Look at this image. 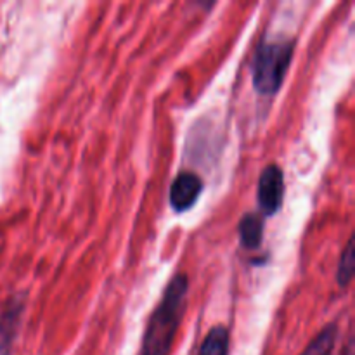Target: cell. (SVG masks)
I'll return each instance as SVG.
<instances>
[{
    "label": "cell",
    "instance_id": "cell-1",
    "mask_svg": "<svg viewBox=\"0 0 355 355\" xmlns=\"http://www.w3.org/2000/svg\"><path fill=\"white\" fill-rule=\"evenodd\" d=\"M187 293H189V277L184 272L175 274L166 284L162 300L146 326L142 355L170 354L184 311H186Z\"/></svg>",
    "mask_w": 355,
    "mask_h": 355
},
{
    "label": "cell",
    "instance_id": "cell-2",
    "mask_svg": "<svg viewBox=\"0 0 355 355\" xmlns=\"http://www.w3.org/2000/svg\"><path fill=\"white\" fill-rule=\"evenodd\" d=\"M295 52L293 38H263L252 61L253 89L260 96H276L284 83Z\"/></svg>",
    "mask_w": 355,
    "mask_h": 355
},
{
    "label": "cell",
    "instance_id": "cell-3",
    "mask_svg": "<svg viewBox=\"0 0 355 355\" xmlns=\"http://www.w3.org/2000/svg\"><path fill=\"white\" fill-rule=\"evenodd\" d=\"M284 200V173L281 166L267 165L259 177L257 203L263 217H272L283 207Z\"/></svg>",
    "mask_w": 355,
    "mask_h": 355
},
{
    "label": "cell",
    "instance_id": "cell-4",
    "mask_svg": "<svg viewBox=\"0 0 355 355\" xmlns=\"http://www.w3.org/2000/svg\"><path fill=\"white\" fill-rule=\"evenodd\" d=\"M201 191H203V180L193 170H184L177 173L170 186V207L177 214L191 210L200 200Z\"/></svg>",
    "mask_w": 355,
    "mask_h": 355
},
{
    "label": "cell",
    "instance_id": "cell-5",
    "mask_svg": "<svg viewBox=\"0 0 355 355\" xmlns=\"http://www.w3.org/2000/svg\"><path fill=\"white\" fill-rule=\"evenodd\" d=\"M24 298H26L24 293L12 295L0 314V355H10L12 350L23 321Z\"/></svg>",
    "mask_w": 355,
    "mask_h": 355
},
{
    "label": "cell",
    "instance_id": "cell-6",
    "mask_svg": "<svg viewBox=\"0 0 355 355\" xmlns=\"http://www.w3.org/2000/svg\"><path fill=\"white\" fill-rule=\"evenodd\" d=\"M239 243L245 250H259L263 239V218L255 211H248L241 217L238 224Z\"/></svg>",
    "mask_w": 355,
    "mask_h": 355
},
{
    "label": "cell",
    "instance_id": "cell-7",
    "mask_svg": "<svg viewBox=\"0 0 355 355\" xmlns=\"http://www.w3.org/2000/svg\"><path fill=\"white\" fill-rule=\"evenodd\" d=\"M336 340H338V324L329 322L315 335V338L311 340L300 355H333Z\"/></svg>",
    "mask_w": 355,
    "mask_h": 355
},
{
    "label": "cell",
    "instance_id": "cell-8",
    "mask_svg": "<svg viewBox=\"0 0 355 355\" xmlns=\"http://www.w3.org/2000/svg\"><path fill=\"white\" fill-rule=\"evenodd\" d=\"M198 355H229V329L217 324L207 333Z\"/></svg>",
    "mask_w": 355,
    "mask_h": 355
},
{
    "label": "cell",
    "instance_id": "cell-9",
    "mask_svg": "<svg viewBox=\"0 0 355 355\" xmlns=\"http://www.w3.org/2000/svg\"><path fill=\"white\" fill-rule=\"evenodd\" d=\"M354 267H355V259H354V239L350 238L349 243H347L345 250L342 252V257H340L338 269H336V281L342 288H347L352 281L354 276Z\"/></svg>",
    "mask_w": 355,
    "mask_h": 355
},
{
    "label": "cell",
    "instance_id": "cell-10",
    "mask_svg": "<svg viewBox=\"0 0 355 355\" xmlns=\"http://www.w3.org/2000/svg\"><path fill=\"white\" fill-rule=\"evenodd\" d=\"M343 355H352V338H349V343H347L345 354Z\"/></svg>",
    "mask_w": 355,
    "mask_h": 355
}]
</instances>
